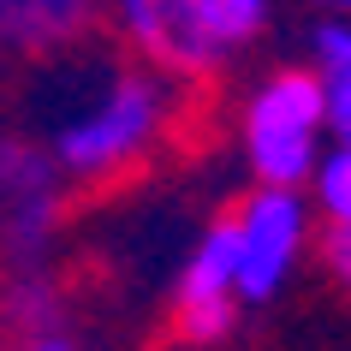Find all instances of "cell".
<instances>
[{
    "label": "cell",
    "mask_w": 351,
    "mask_h": 351,
    "mask_svg": "<svg viewBox=\"0 0 351 351\" xmlns=\"http://www.w3.org/2000/svg\"><path fill=\"white\" fill-rule=\"evenodd\" d=\"M167 119V95L149 72H113V84L95 95L84 113L60 119L54 131V167L72 179H101L119 173L155 143Z\"/></svg>",
    "instance_id": "cell-1"
},
{
    "label": "cell",
    "mask_w": 351,
    "mask_h": 351,
    "mask_svg": "<svg viewBox=\"0 0 351 351\" xmlns=\"http://www.w3.org/2000/svg\"><path fill=\"white\" fill-rule=\"evenodd\" d=\"M60 226V167L30 137L0 131V244L12 268H42Z\"/></svg>",
    "instance_id": "cell-3"
},
{
    "label": "cell",
    "mask_w": 351,
    "mask_h": 351,
    "mask_svg": "<svg viewBox=\"0 0 351 351\" xmlns=\"http://www.w3.org/2000/svg\"><path fill=\"white\" fill-rule=\"evenodd\" d=\"M232 322H239V232L226 215L185 256V274L173 292V328L185 346H221Z\"/></svg>",
    "instance_id": "cell-4"
},
{
    "label": "cell",
    "mask_w": 351,
    "mask_h": 351,
    "mask_svg": "<svg viewBox=\"0 0 351 351\" xmlns=\"http://www.w3.org/2000/svg\"><path fill=\"white\" fill-rule=\"evenodd\" d=\"M328 268L351 286V226H328Z\"/></svg>",
    "instance_id": "cell-12"
},
{
    "label": "cell",
    "mask_w": 351,
    "mask_h": 351,
    "mask_svg": "<svg viewBox=\"0 0 351 351\" xmlns=\"http://www.w3.org/2000/svg\"><path fill=\"white\" fill-rule=\"evenodd\" d=\"M24 351H72V346H66V333H60V339H36V346H24Z\"/></svg>",
    "instance_id": "cell-13"
},
{
    "label": "cell",
    "mask_w": 351,
    "mask_h": 351,
    "mask_svg": "<svg viewBox=\"0 0 351 351\" xmlns=\"http://www.w3.org/2000/svg\"><path fill=\"white\" fill-rule=\"evenodd\" d=\"M328 131L315 72H274L244 108V155L268 191H292L315 173V137Z\"/></svg>",
    "instance_id": "cell-2"
},
{
    "label": "cell",
    "mask_w": 351,
    "mask_h": 351,
    "mask_svg": "<svg viewBox=\"0 0 351 351\" xmlns=\"http://www.w3.org/2000/svg\"><path fill=\"white\" fill-rule=\"evenodd\" d=\"M239 232V304H268L286 286L298 250H304V203L298 191H268L256 185L232 215Z\"/></svg>",
    "instance_id": "cell-5"
},
{
    "label": "cell",
    "mask_w": 351,
    "mask_h": 351,
    "mask_svg": "<svg viewBox=\"0 0 351 351\" xmlns=\"http://www.w3.org/2000/svg\"><path fill=\"white\" fill-rule=\"evenodd\" d=\"M310 6H328V12H351V0H310Z\"/></svg>",
    "instance_id": "cell-14"
},
{
    "label": "cell",
    "mask_w": 351,
    "mask_h": 351,
    "mask_svg": "<svg viewBox=\"0 0 351 351\" xmlns=\"http://www.w3.org/2000/svg\"><path fill=\"white\" fill-rule=\"evenodd\" d=\"M315 197H322L333 226H351V143H339L333 155L315 161Z\"/></svg>",
    "instance_id": "cell-11"
},
{
    "label": "cell",
    "mask_w": 351,
    "mask_h": 351,
    "mask_svg": "<svg viewBox=\"0 0 351 351\" xmlns=\"http://www.w3.org/2000/svg\"><path fill=\"white\" fill-rule=\"evenodd\" d=\"M315 84H322L328 131H339L351 143V24L339 19L315 24Z\"/></svg>",
    "instance_id": "cell-9"
},
{
    "label": "cell",
    "mask_w": 351,
    "mask_h": 351,
    "mask_svg": "<svg viewBox=\"0 0 351 351\" xmlns=\"http://www.w3.org/2000/svg\"><path fill=\"white\" fill-rule=\"evenodd\" d=\"M95 0H0V42L19 54H48L90 30Z\"/></svg>",
    "instance_id": "cell-7"
},
{
    "label": "cell",
    "mask_w": 351,
    "mask_h": 351,
    "mask_svg": "<svg viewBox=\"0 0 351 351\" xmlns=\"http://www.w3.org/2000/svg\"><path fill=\"white\" fill-rule=\"evenodd\" d=\"M191 12H197V30L208 36V48L221 54V48L250 42L268 24V0H191Z\"/></svg>",
    "instance_id": "cell-10"
},
{
    "label": "cell",
    "mask_w": 351,
    "mask_h": 351,
    "mask_svg": "<svg viewBox=\"0 0 351 351\" xmlns=\"http://www.w3.org/2000/svg\"><path fill=\"white\" fill-rule=\"evenodd\" d=\"M113 12H119V30L131 36V48L149 60V66H161V72H208L215 66V48L208 36L197 30V12H191V0H113Z\"/></svg>",
    "instance_id": "cell-6"
},
{
    "label": "cell",
    "mask_w": 351,
    "mask_h": 351,
    "mask_svg": "<svg viewBox=\"0 0 351 351\" xmlns=\"http://www.w3.org/2000/svg\"><path fill=\"white\" fill-rule=\"evenodd\" d=\"M60 315H66V298H60L54 274L48 268H12V280L0 286V322L24 333V346H36V339H60Z\"/></svg>",
    "instance_id": "cell-8"
}]
</instances>
